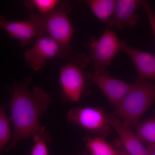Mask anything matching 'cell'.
<instances>
[{
    "instance_id": "1",
    "label": "cell",
    "mask_w": 155,
    "mask_h": 155,
    "mask_svg": "<svg viewBox=\"0 0 155 155\" xmlns=\"http://www.w3.org/2000/svg\"><path fill=\"white\" fill-rule=\"evenodd\" d=\"M31 78L15 84L10 91L12 98L10 103L11 120L14 132L5 151L14 149L18 143L23 140L40 134L51 141L49 134L41 126L40 118L47 110L52 102L49 94L38 86L31 90L28 87Z\"/></svg>"
},
{
    "instance_id": "2",
    "label": "cell",
    "mask_w": 155,
    "mask_h": 155,
    "mask_svg": "<svg viewBox=\"0 0 155 155\" xmlns=\"http://www.w3.org/2000/svg\"><path fill=\"white\" fill-rule=\"evenodd\" d=\"M72 8V3L67 0L47 14L29 15V19L38 26L42 36L50 37L59 45L61 59H68L74 53L70 47L74 30L68 17Z\"/></svg>"
},
{
    "instance_id": "3",
    "label": "cell",
    "mask_w": 155,
    "mask_h": 155,
    "mask_svg": "<svg viewBox=\"0 0 155 155\" xmlns=\"http://www.w3.org/2000/svg\"><path fill=\"white\" fill-rule=\"evenodd\" d=\"M155 100V84L138 81L116 107V114L130 128L137 125L142 116Z\"/></svg>"
},
{
    "instance_id": "4",
    "label": "cell",
    "mask_w": 155,
    "mask_h": 155,
    "mask_svg": "<svg viewBox=\"0 0 155 155\" xmlns=\"http://www.w3.org/2000/svg\"><path fill=\"white\" fill-rule=\"evenodd\" d=\"M61 68L59 75L62 101L77 102L83 96L86 87L87 72L89 63L85 55L74 52Z\"/></svg>"
},
{
    "instance_id": "5",
    "label": "cell",
    "mask_w": 155,
    "mask_h": 155,
    "mask_svg": "<svg viewBox=\"0 0 155 155\" xmlns=\"http://www.w3.org/2000/svg\"><path fill=\"white\" fill-rule=\"evenodd\" d=\"M89 50L95 71H104L119 51L121 43L116 31L106 28L99 39L93 37L85 44Z\"/></svg>"
},
{
    "instance_id": "6",
    "label": "cell",
    "mask_w": 155,
    "mask_h": 155,
    "mask_svg": "<svg viewBox=\"0 0 155 155\" xmlns=\"http://www.w3.org/2000/svg\"><path fill=\"white\" fill-rule=\"evenodd\" d=\"M102 110L90 107L72 108L67 114L70 123L104 137L110 133V125Z\"/></svg>"
},
{
    "instance_id": "7",
    "label": "cell",
    "mask_w": 155,
    "mask_h": 155,
    "mask_svg": "<svg viewBox=\"0 0 155 155\" xmlns=\"http://www.w3.org/2000/svg\"><path fill=\"white\" fill-rule=\"evenodd\" d=\"M88 80L98 87L115 107L122 101L132 87L128 84L111 77L106 71L87 72Z\"/></svg>"
},
{
    "instance_id": "8",
    "label": "cell",
    "mask_w": 155,
    "mask_h": 155,
    "mask_svg": "<svg viewBox=\"0 0 155 155\" xmlns=\"http://www.w3.org/2000/svg\"><path fill=\"white\" fill-rule=\"evenodd\" d=\"M59 45L53 39L45 35L37 38L33 47L24 54L25 62L32 70L38 71L45 66L48 60L59 57Z\"/></svg>"
},
{
    "instance_id": "9",
    "label": "cell",
    "mask_w": 155,
    "mask_h": 155,
    "mask_svg": "<svg viewBox=\"0 0 155 155\" xmlns=\"http://www.w3.org/2000/svg\"><path fill=\"white\" fill-rule=\"evenodd\" d=\"M108 124L116 131L121 140V143L130 155H148V150L142 142L131 130V128L116 117L106 114Z\"/></svg>"
},
{
    "instance_id": "10",
    "label": "cell",
    "mask_w": 155,
    "mask_h": 155,
    "mask_svg": "<svg viewBox=\"0 0 155 155\" xmlns=\"http://www.w3.org/2000/svg\"><path fill=\"white\" fill-rule=\"evenodd\" d=\"M0 29L19 41L22 47L30 44L35 38L43 36L38 26L29 19L28 21H8L0 15Z\"/></svg>"
},
{
    "instance_id": "11",
    "label": "cell",
    "mask_w": 155,
    "mask_h": 155,
    "mask_svg": "<svg viewBox=\"0 0 155 155\" xmlns=\"http://www.w3.org/2000/svg\"><path fill=\"white\" fill-rule=\"evenodd\" d=\"M121 51L125 53L134 64L138 74V81L155 79V54L133 48L125 40L120 41Z\"/></svg>"
},
{
    "instance_id": "12",
    "label": "cell",
    "mask_w": 155,
    "mask_h": 155,
    "mask_svg": "<svg viewBox=\"0 0 155 155\" xmlns=\"http://www.w3.org/2000/svg\"><path fill=\"white\" fill-rule=\"evenodd\" d=\"M139 5V0H117L115 12L107 24L119 29L135 26L139 21L135 12Z\"/></svg>"
},
{
    "instance_id": "13",
    "label": "cell",
    "mask_w": 155,
    "mask_h": 155,
    "mask_svg": "<svg viewBox=\"0 0 155 155\" xmlns=\"http://www.w3.org/2000/svg\"><path fill=\"white\" fill-rule=\"evenodd\" d=\"M85 3L93 14L102 22L107 23L113 17L116 9L117 0H77Z\"/></svg>"
},
{
    "instance_id": "14",
    "label": "cell",
    "mask_w": 155,
    "mask_h": 155,
    "mask_svg": "<svg viewBox=\"0 0 155 155\" xmlns=\"http://www.w3.org/2000/svg\"><path fill=\"white\" fill-rule=\"evenodd\" d=\"M85 146L91 155H116V147L112 146L105 140L99 136L84 138Z\"/></svg>"
},
{
    "instance_id": "15",
    "label": "cell",
    "mask_w": 155,
    "mask_h": 155,
    "mask_svg": "<svg viewBox=\"0 0 155 155\" xmlns=\"http://www.w3.org/2000/svg\"><path fill=\"white\" fill-rule=\"evenodd\" d=\"M137 135L142 142L155 145V117L145 121L139 126Z\"/></svg>"
},
{
    "instance_id": "16",
    "label": "cell",
    "mask_w": 155,
    "mask_h": 155,
    "mask_svg": "<svg viewBox=\"0 0 155 155\" xmlns=\"http://www.w3.org/2000/svg\"><path fill=\"white\" fill-rule=\"evenodd\" d=\"M6 106L0 107V155L6 148L11 138V128L5 115Z\"/></svg>"
},
{
    "instance_id": "17",
    "label": "cell",
    "mask_w": 155,
    "mask_h": 155,
    "mask_svg": "<svg viewBox=\"0 0 155 155\" xmlns=\"http://www.w3.org/2000/svg\"><path fill=\"white\" fill-rule=\"evenodd\" d=\"M64 0H26L25 5L30 9H36L38 14H47L55 9Z\"/></svg>"
},
{
    "instance_id": "18",
    "label": "cell",
    "mask_w": 155,
    "mask_h": 155,
    "mask_svg": "<svg viewBox=\"0 0 155 155\" xmlns=\"http://www.w3.org/2000/svg\"><path fill=\"white\" fill-rule=\"evenodd\" d=\"M33 137L34 144L31 147L30 155H49L47 143L51 141L40 134H36Z\"/></svg>"
},
{
    "instance_id": "19",
    "label": "cell",
    "mask_w": 155,
    "mask_h": 155,
    "mask_svg": "<svg viewBox=\"0 0 155 155\" xmlns=\"http://www.w3.org/2000/svg\"><path fill=\"white\" fill-rule=\"evenodd\" d=\"M139 5L142 6L146 12L155 39V14L152 10L149 1V0H139Z\"/></svg>"
},
{
    "instance_id": "20",
    "label": "cell",
    "mask_w": 155,
    "mask_h": 155,
    "mask_svg": "<svg viewBox=\"0 0 155 155\" xmlns=\"http://www.w3.org/2000/svg\"><path fill=\"white\" fill-rule=\"evenodd\" d=\"M116 148L117 150L116 155H130L120 143H117Z\"/></svg>"
},
{
    "instance_id": "21",
    "label": "cell",
    "mask_w": 155,
    "mask_h": 155,
    "mask_svg": "<svg viewBox=\"0 0 155 155\" xmlns=\"http://www.w3.org/2000/svg\"><path fill=\"white\" fill-rule=\"evenodd\" d=\"M148 150V155H155V145H149Z\"/></svg>"
},
{
    "instance_id": "22",
    "label": "cell",
    "mask_w": 155,
    "mask_h": 155,
    "mask_svg": "<svg viewBox=\"0 0 155 155\" xmlns=\"http://www.w3.org/2000/svg\"><path fill=\"white\" fill-rule=\"evenodd\" d=\"M64 1H67V0H64Z\"/></svg>"
}]
</instances>
